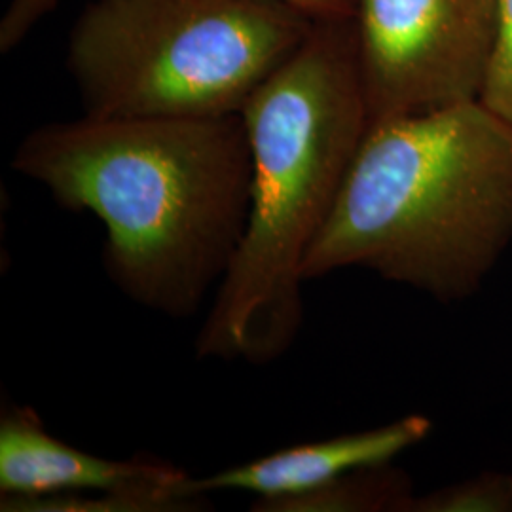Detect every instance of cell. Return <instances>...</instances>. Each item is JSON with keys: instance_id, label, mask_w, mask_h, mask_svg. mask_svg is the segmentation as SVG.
Listing matches in <instances>:
<instances>
[{"instance_id": "obj_1", "label": "cell", "mask_w": 512, "mask_h": 512, "mask_svg": "<svg viewBox=\"0 0 512 512\" xmlns=\"http://www.w3.org/2000/svg\"><path fill=\"white\" fill-rule=\"evenodd\" d=\"M12 169L107 230L112 283L147 310L188 317L219 289L251 207L241 114L93 116L33 129Z\"/></svg>"}, {"instance_id": "obj_2", "label": "cell", "mask_w": 512, "mask_h": 512, "mask_svg": "<svg viewBox=\"0 0 512 512\" xmlns=\"http://www.w3.org/2000/svg\"><path fill=\"white\" fill-rule=\"evenodd\" d=\"M241 118L253 156L251 207L196 351L200 359L264 365L300 330L304 260L372 124L355 18L315 19Z\"/></svg>"}, {"instance_id": "obj_3", "label": "cell", "mask_w": 512, "mask_h": 512, "mask_svg": "<svg viewBox=\"0 0 512 512\" xmlns=\"http://www.w3.org/2000/svg\"><path fill=\"white\" fill-rule=\"evenodd\" d=\"M512 247V124L480 99L372 120L304 281L363 268L442 304Z\"/></svg>"}, {"instance_id": "obj_4", "label": "cell", "mask_w": 512, "mask_h": 512, "mask_svg": "<svg viewBox=\"0 0 512 512\" xmlns=\"http://www.w3.org/2000/svg\"><path fill=\"white\" fill-rule=\"evenodd\" d=\"M67 69L84 114L228 116L310 35L287 0H84Z\"/></svg>"}, {"instance_id": "obj_5", "label": "cell", "mask_w": 512, "mask_h": 512, "mask_svg": "<svg viewBox=\"0 0 512 512\" xmlns=\"http://www.w3.org/2000/svg\"><path fill=\"white\" fill-rule=\"evenodd\" d=\"M497 23L499 0H357L372 120L480 99Z\"/></svg>"}, {"instance_id": "obj_6", "label": "cell", "mask_w": 512, "mask_h": 512, "mask_svg": "<svg viewBox=\"0 0 512 512\" xmlns=\"http://www.w3.org/2000/svg\"><path fill=\"white\" fill-rule=\"evenodd\" d=\"M188 473L160 459H109L55 439L35 410L14 406L0 416V499L93 494L179 486Z\"/></svg>"}, {"instance_id": "obj_7", "label": "cell", "mask_w": 512, "mask_h": 512, "mask_svg": "<svg viewBox=\"0 0 512 512\" xmlns=\"http://www.w3.org/2000/svg\"><path fill=\"white\" fill-rule=\"evenodd\" d=\"M431 431L433 421L410 414L368 431L298 444L213 475L192 476L190 490L198 495L247 492L255 494L256 501L287 499L325 486L355 469L391 463L416 448Z\"/></svg>"}, {"instance_id": "obj_8", "label": "cell", "mask_w": 512, "mask_h": 512, "mask_svg": "<svg viewBox=\"0 0 512 512\" xmlns=\"http://www.w3.org/2000/svg\"><path fill=\"white\" fill-rule=\"evenodd\" d=\"M412 480L391 463L355 469L306 494L255 501L256 512H410Z\"/></svg>"}, {"instance_id": "obj_9", "label": "cell", "mask_w": 512, "mask_h": 512, "mask_svg": "<svg viewBox=\"0 0 512 512\" xmlns=\"http://www.w3.org/2000/svg\"><path fill=\"white\" fill-rule=\"evenodd\" d=\"M190 478L179 486L114 490L93 494H65L2 501V512H188L203 511L207 495L190 492Z\"/></svg>"}, {"instance_id": "obj_10", "label": "cell", "mask_w": 512, "mask_h": 512, "mask_svg": "<svg viewBox=\"0 0 512 512\" xmlns=\"http://www.w3.org/2000/svg\"><path fill=\"white\" fill-rule=\"evenodd\" d=\"M410 512H512V475L482 473L416 495Z\"/></svg>"}, {"instance_id": "obj_11", "label": "cell", "mask_w": 512, "mask_h": 512, "mask_svg": "<svg viewBox=\"0 0 512 512\" xmlns=\"http://www.w3.org/2000/svg\"><path fill=\"white\" fill-rule=\"evenodd\" d=\"M480 101L512 124V0H499L494 57Z\"/></svg>"}, {"instance_id": "obj_12", "label": "cell", "mask_w": 512, "mask_h": 512, "mask_svg": "<svg viewBox=\"0 0 512 512\" xmlns=\"http://www.w3.org/2000/svg\"><path fill=\"white\" fill-rule=\"evenodd\" d=\"M59 0H8L0 19V52L10 54L57 8Z\"/></svg>"}, {"instance_id": "obj_13", "label": "cell", "mask_w": 512, "mask_h": 512, "mask_svg": "<svg viewBox=\"0 0 512 512\" xmlns=\"http://www.w3.org/2000/svg\"><path fill=\"white\" fill-rule=\"evenodd\" d=\"M313 19L355 18L357 0H287Z\"/></svg>"}]
</instances>
